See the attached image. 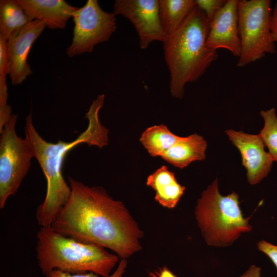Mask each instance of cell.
<instances>
[{
  "label": "cell",
  "instance_id": "cell-1",
  "mask_svg": "<svg viewBox=\"0 0 277 277\" xmlns=\"http://www.w3.org/2000/svg\"><path fill=\"white\" fill-rule=\"evenodd\" d=\"M69 200L51 225L60 234L113 251L121 259L142 248L143 232L125 205L100 186L68 176Z\"/></svg>",
  "mask_w": 277,
  "mask_h": 277
},
{
  "label": "cell",
  "instance_id": "cell-2",
  "mask_svg": "<svg viewBox=\"0 0 277 277\" xmlns=\"http://www.w3.org/2000/svg\"><path fill=\"white\" fill-rule=\"evenodd\" d=\"M104 99V94H100L93 101L85 116L88 120L87 128L71 142L59 140L53 143L45 141L33 125L32 113L26 118L25 138L47 181L46 194L43 202L38 206L35 215L37 224L41 227L51 226L70 197L71 188L62 174L63 163L68 152L82 143L100 149L108 144L109 131L101 124L98 117Z\"/></svg>",
  "mask_w": 277,
  "mask_h": 277
},
{
  "label": "cell",
  "instance_id": "cell-3",
  "mask_svg": "<svg viewBox=\"0 0 277 277\" xmlns=\"http://www.w3.org/2000/svg\"><path fill=\"white\" fill-rule=\"evenodd\" d=\"M209 30V22L196 6L181 26L163 43L173 96L182 98L185 85L197 81L217 59V51L206 45Z\"/></svg>",
  "mask_w": 277,
  "mask_h": 277
},
{
  "label": "cell",
  "instance_id": "cell-4",
  "mask_svg": "<svg viewBox=\"0 0 277 277\" xmlns=\"http://www.w3.org/2000/svg\"><path fill=\"white\" fill-rule=\"evenodd\" d=\"M38 265L46 276L54 270L70 274L92 272L108 277L120 258L98 245L80 242L42 227L37 234Z\"/></svg>",
  "mask_w": 277,
  "mask_h": 277
},
{
  "label": "cell",
  "instance_id": "cell-5",
  "mask_svg": "<svg viewBox=\"0 0 277 277\" xmlns=\"http://www.w3.org/2000/svg\"><path fill=\"white\" fill-rule=\"evenodd\" d=\"M239 197L234 192L226 196L221 195L217 179L202 193L194 214L201 234L209 246H230L242 233L252 230L249 223L250 216L244 217Z\"/></svg>",
  "mask_w": 277,
  "mask_h": 277
},
{
  "label": "cell",
  "instance_id": "cell-6",
  "mask_svg": "<svg viewBox=\"0 0 277 277\" xmlns=\"http://www.w3.org/2000/svg\"><path fill=\"white\" fill-rule=\"evenodd\" d=\"M270 0H238V18L241 52L237 66L244 67L274 53L271 30Z\"/></svg>",
  "mask_w": 277,
  "mask_h": 277
},
{
  "label": "cell",
  "instance_id": "cell-7",
  "mask_svg": "<svg viewBox=\"0 0 277 277\" xmlns=\"http://www.w3.org/2000/svg\"><path fill=\"white\" fill-rule=\"evenodd\" d=\"M17 115L12 114L0 133V208L17 191L31 165L33 154L25 138L19 137L15 126Z\"/></svg>",
  "mask_w": 277,
  "mask_h": 277
},
{
  "label": "cell",
  "instance_id": "cell-8",
  "mask_svg": "<svg viewBox=\"0 0 277 277\" xmlns=\"http://www.w3.org/2000/svg\"><path fill=\"white\" fill-rule=\"evenodd\" d=\"M72 17L73 36L67 49L70 57L91 52L96 45L108 41L117 28L115 14L104 11L97 0H88Z\"/></svg>",
  "mask_w": 277,
  "mask_h": 277
},
{
  "label": "cell",
  "instance_id": "cell-9",
  "mask_svg": "<svg viewBox=\"0 0 277 277\" xmlns=\"http://www.w3.org/2000/svg\"><path fill=\"white\" fill-rule=\"evenodd\" d=\"M113 13L124 16L131 22L142 49L148 48L153 41L164 43L168 36L161 26L159 0H116Z\"/></svg>",
  "mask_w": 277,
  "mask_h": 277
},
{
  "label": "cell",
  "instance_id": "cell-10",
  "mask_svg": "<svg viewBox=\"0 0 277 277\" xmlns=\"http://www.w3.org/2000/svg\"><path fill=\"white\" fill-rule=\"evenodd\" d=\"M225 132L241 153L248 183L252 185L260 183L270 171L273 162L265 150V146L260 135L232 129Z\"/></svg>",
  "mask_w": 277,
  "mask_h": 277
},
{
  "label": "cell",
  "instance_id": "cell-11",
  "mask_svg": "<svg viewBox=\"0 0 277 277\" xmlns=\"http://www.w3.org/2000/svg\"><path fill=\"white\" fill-rule=\"evenodd\" d=\"M238 0H227L209 22L206 46L211 49H225L239 57L241 40L238 18Z\"/></svg>",
  "mask_w": 277,
  "mask_h": 277
},
{
  "label": "cell",
  "instance_id": "cell-12",
  "mask_svg": "<svg viewBox=\"0 0 277 277\" xmlns=\"http://www.w3.org/2000/svg\"><path fill=\"white\" fill-rule=\"evenodd\" d=\"M46 27L44 22L34 19L26 25L15 38L8 42L9 75L12 85L22 84L32 74V71L27 62L28 54L33 44Z\"/></svg>",
  "mask_w": 277,
  "mask_h": 277
},
{
  "label": "cell",
  "instance_id": "cell-13",
  "mask_svg": "<svg viewBox=\"0 0 277 277\" xmlns=\"http://www.w3.org/2000/svg\"><path fill=\"white\" fill-rule=\"evenodd\" d=\"M30 21L44 22L51 29H64L77 7L64 0H16Z\"/></svg>",
  "mask_w": 277,
  "mask_h": 277
},
{
  "label": "cell",
  "instance_id": "cell-14",
  "mask_svg": "<svg viewBox=\"0 0 277 277\" xmlns=\"http://www.w3.org/2000/svg\"><path fill=\"white\" fill-rule=\"evenodd\" d=\"M146 185L155 191V201L169 209L176 206L185 190V187L177 182L174 173L165 165L148 176Z\"/></svg>",
  "mask_w": 277,
  "mask_h": 277
},
{
  "label": "cell",
  "instance_id": "cell-15",
  "mask_svg": "<svg viewBox=\"0 0 277 277\" xmlns=\"http://www.w3.org/2000/svg\"><path fill=\"white\" fill-rule=\"evenodd\" d=\"M207 142L194 133L180 139L169 148L161 157L175 167L183 169L195 161L205 159Z\"/></svg>",
  "mask_w": 277,
  "mask_h": 277
},
{
  "label": "cell",
  "instance_id": "cell-16",
  "mask_svg": "<svg viewBox=\"0 0 277 277\" xmlns=\"http://www.w3.org/2000/svg\"><path fill=\"white\" fill-rule=\"evenodd\" d=\"M159 16L167 36L175 32L196 6L194 0H159Z\"/></svg>",
  "mask_w": 277,
  "mask_h": 277
},
{
  "label": "cell",
  "instance_id": "cell-17",
  "mask_svg": "<svg viewBox=\"0 0 277 277\" xmlns=\"http://www.w3.org/2000/svg\"><path fill=\"white\" fill-rule=\"evenodd\" d=\"M30 21L16 0L0 1V36L10 42Z\"/></svg>",
  "mask_w": 277,
  "mask_h": 277
},
{
  "label": "cell",
  "instance_id": "cell-18",
  "mask_svg": "<svg viewBox=\"0 0 277 277\" xmlns=\"http://www.w3.org/2000/svg\"><path fill=\"white\" fill-rule=\"evenodd\" d=\"M181 137L171 132L166 126L161 124L146 129L140 141L149 154L155 157L161 156Z\"/></svg>",
  "mask_w": 277,
  "mask_h": 277
},
{
  "label": "cell",
  "instance_id": "cell-19",
  "mask_svg": "<svg viewBox=\"0 0 277 277\" xmlns=\"http://www.w3.org/2000/svg\"><path fill=\"white\" fill-rule=\"evenodd\" d=\"M261 115L264 120V126L259 134L273 161L277 162V116L274 108L262 110Z\"/></svg>",
  "mask_w": 277,
  "mask_h": 277
},
{
  "label": "cell",
  "instance_id": "cell-20",
  "mask_svg": "<svg viewBox=\"0 0 277 277\" xmlns=\"http://www.w3.org/2000/svg\"><path fill=\"white\" fill-rule=\"evenodd\" d=\"M127 265V260L126 259H121L118 264L116 270L108 277H123ZM47 277H98V275L92 272L70 274L56 270L50 272Z\"/></svg>",
  "mask_w": 277,
  "mask_h": 277
},
{
  "label": "cell",
  "instance_id": "cell-21",
  "mask_svg": "<svg viewBox=\"0 0 277 277\" xmlns=\"http://www.w3.org/2000/svg\"><path fill=\"white\" fill-rule=\"evenodd\" d=\"M9 72V42L0 36V84L6 83V75Z\"/></svg>",
  "mask_w": 277,
  "mask_h": 277
},
{
  "label": "cell",
  "instance_id": "cell-22",
  "mask_svg": "<svg viewBox=\"0 0 277 277\" xmlns=\"http://www.w3.org/2000/svg\"><path fill=\"white\" fill-rule=\"evenodd\" d=\"M226 1L227 0H195L196 6L204 12L209 22L224 6Z\"/></svg>",
  "mask_w": 277,
  "mask_h": 277
},
{
  "label": "cell",
  "instance_id": "cell-23",
  "mask_svg": "<svg viewBox=\"0 0 277 277\" xmlns=\"http://www.w3.org/2000/svg\"><path fill=\"white\" fill-rule=\"evenodd\" d=\"M257 247L271 259L277 268V246L262 240L257 243Z\"/></svg>",
  "mask_w": 277,
  "mask_h": 277
},
{
  "label": "cell",
  "instance_id": "cell-24",
  "mask_svg": "<svg viewBox=\"0 0 277 277\" xmlns=\"http://www.w3.org/2000/svg\"><path fill=\"white\" fill-rule=\"evenodd\" d=\"M151 277H177L168 268L166 267L160 268L153 272H150Z\"/></svg>",
  "mask_w": 277,
  "mask_h": 277
},
{
  "label": "cell",
  "instance_id": "cell-25",
  "mask_svg": "<svg viewBox=\"0 0 277 277\" xmlns=\"http://www.w3.org/2000/svg\"><path fill=\"white\" fill-rule=\"evenodd\" d=\"M261 268L255 265H251L240 277H262Z\"/></svg>",
  "mask_w": 277,
  "mask_h": 277
},
{
  "label": "cell",
  "instance_id": "cell-26",
  "mask_svg": "<svg viewBox=\"0 0 277 277\" xmlns=\"http://www.w3.org/2000/svg\"><path fill=\"white\" fill-rule=\"evenodd\" d=\"M271 32L277 31V2L271 13Z\"/></svg>",
  "mask_w": 277,
  "mask_h": 277
},
{
  "label": "cell",
  "instance_id": "cell-27",
  "mask_svg": "<svg viewBox=\"0 0 277 277\" xmlns=\"http://www.w3.org/2000/svg\"><path fill=\"white\" fill-rule=\"evenodd\" d=\"M272 40L274 42H277V31L271 32Z\"/></svg>",
  "mask_w": 277,
  "mask_h": 277
}]
</instances>
